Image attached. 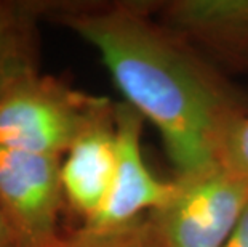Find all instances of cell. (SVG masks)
I'll list each match as a JSON object with an SVG mask.
<instances>
[{"label":"cell","instance_id":"cell-9","mask_svg":"<svg viewBox=\"0 0 248 247\" xmlns=\"http://www.w3.org/2000/svg\"><path fill=\"white\" fill-rule=\"evenodd\" d=\"M37 247H151L146 215L119 227L80 225L69 231H60L55 238Z\"/></svg>","mask_w":248,"mask_h":247},{"label":"cell","instance_id":"cell-1","mask_svg":"<svg viewBox=\"0 0 248 247\" xmlns=\"http://www.w3.org/2000/svg\"><path fill=\"white\" fill-rule=\"evenodd\" d=\"M45 19L98 50L124 101L159 130L176 175L218 162L247 104L215 63L154 16V2L45 0Z\"/></svg>","mask_w":248,"mask_h":247},{"label":"cell","instance_id":"cell-2","mask_svg":"<svg viewBox=\"0 0 248 247\" xmlns=\"http://www.w3.org/2000/svg\"><path fill=\"white\" fill-rule=\"evenodd\" d=\"M248 207V177L219 162L175 175L165 202L146 214L151 247H223Z\"/></svg>","mask_w":248,"mask_h":247},{"label":"cell","instance_id":"cell-4","mask_svg":"<svg viewBox=\"0 0 248 247\" xmlns=\"http://www.w3.org/2000/svg\"><path fill=\"white\" fill-rule=\"evenodd\" d=\"M61 156L0 146V212L18 247H37L60 233L67 206L61 181Z\"/></svg>","mask_w":248,"mask_h":247},{"label":"cell","instance_id":"cell-5","mask_svg":"<svg viewBox=\"0 0 248 247\" xmlns=\"http://www.w3.org/2000/svg\"><path fill=\"white\" fill-rule=\"evenodd\" d=\"M154 16L218 67L248 71V0L154 2Z\"/></svg>","mask_w":248,"mask_h":247},{"label":"cell","instance_id":"cell-10","mask_svg":"<svg viewBox=\"0 0 248 247\" xmlns=\"http://www.w3.org/2000/svg\"><path fill=\"white\" fill-rule=\"evenodd\" d=\"M218 162L248 177V113L237 117L221 138Z\"/></svg>","mask_w":248,"mask_h":247},{"label":"cell","instance_id":"cell-3","mask_svg":"<svg viewBox=\"0 0 248 247\" xmlns=\"http://www.w3.org/2000/svg\"><path fill=\"white\" fill-rule=\"evenodd\" d=\"M106 99L42 71L19 77L0 93V146L64 157Z\"/></svg>","mask_w":248,"mask_h":247},{"label":"cell","instance_id":"cell-7","mask_svg":"<svg viewBox=\"0 0 248 247\" xmlns=\"http://www.w3.org/2000/svg\"><path fill=\"white\" fill-rule=\"evenodd\" d=\"M144 117L126 101L115 103L117 164L112 190L101 214L88 225L119 227L149 214L167 201L173 180L162 181L147 169L141 151Z\"/></svg>","mask_w":248,"mask_h":247},{"label":"cell","instance_id":"cell-6","mask_svg":"<svg viewBox=\"0 0 248 247\" xmlns=\"http://www.w3.org/2000/svg\"><path fill=\"white\" fill-rule=\"evenodd\" d=\"M115 164V103L108 98L62 157L61 181L67 207L83 225L101 214L112 190Z\"/></svg>","mask_w":248,"mask_h":247},{"label":"cell","instance_id":"cell-8","mask_svg":"<svg viewBox=\"0 0 248 247\" xmlns=\"http://www.w3.org/2000/svg\"><path fill=\"white\" fill-rule=\"evenodd\" d=\"M42 19L45 0H0V93L16 79L40 71Z\"/></svg>","mask_w":248,"mask_h":247},{"label":"cell","instance_id":"cell-11","mask_svg":"<svg viewBox=\"0 0 248 247\" xmlns=\"http://www.w3.org/2000/svg\"><path fill=\"white\" fill-rule=\"evenodd\" d=\"M223 247H248V207L245 209L234 233L231 234V238L226 241Z\"/></svg>","mask_w":248,"mask_h":247},{"label":"cell","instance_id":"cell-12","mask_svg":"<svg viewBox=\"0 0 248 247\" xmlns=\"http://www.w3.org/2000/svg\"><path fill=\"white\" fill-rule=\"evenodd\" d=\"M0 247H18L16 236L2 212H0Z\"/></svg>","mask_w":248,"mask_h":247}]
</instances>
